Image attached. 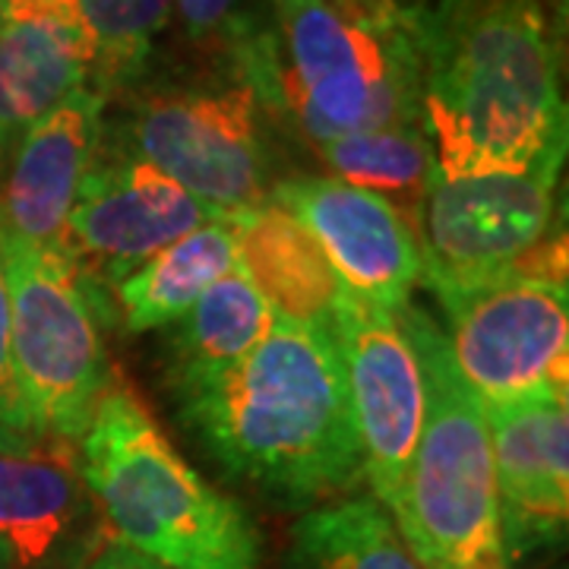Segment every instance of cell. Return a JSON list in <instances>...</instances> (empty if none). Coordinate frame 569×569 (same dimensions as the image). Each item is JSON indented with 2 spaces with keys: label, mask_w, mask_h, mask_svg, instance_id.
<instances>
[{
  "label": "cell",
  "mask_w": 569,
  "mask_h": 569,
  "mask_svg": "<svg viewBox=\"0 0 569 569\" xmlns=\"http://www.w3.org/2000/svg\"><path fill=\"white\" fill-rule=\"evenodd\" d=\"M550 0H430L408 13L437 171L503 174L567 146Z\"/></svg>",
  "instance_id": "6da1fadb"
},
{
  "label": "cell",
  "mask_w": 569,
  "mask_h": 569,
  "mask_svg": "<svg viewBox=\"0 0 569 569\" xmlns=\"http://www.w3.org/2000/svg\"><path fill=\"white\" fill-rule=\"evenodd\" d=\"M216 462L291 507H320L365 481L346 373L329 323L279 317L244 361L181 396Z\"/></svg>",
  "instance_id": "7a4b0ae2"
},
{
  "label": "cell",
  "mask_w": 569,
  "mask_h": 569,
  "mask_svg": "<svg viewBox=\"0 0 569 569\" xmlns=\"http://www.w3.org/2000/svg\"><path fill=\"white\" fill-rule=\"evenodd\" d=\"M269 13L272 20H253L224 58L272 121L291 123L310 146L425 121L408 13L389 26H355L329 0H269Z\"/></svg>",
  "instance_id": "3957f363"
},
{
  "label": "cell",
  "mask_w": 569,
  "mask_h": 569,
  "mask_svg": "<svg viewBox=\"0 0 569 569\" xmlns=\"http://www.w3.org/2000/svg\"><path fill=\"white\" fill-rule=\"evenodd\" d=\"M77 452L111 541L168 569H263L253 516L183 459L118 373Z\"/></svg>",
  "instance_id": "277c9868"
},
{
  "label": "cell",
  "mask_w": 569,
  "mask_h": 569,
  "mask_svg": "<svg viewBox=\"0 0 569 569\" xmlns=\"http://www.w3.org/2000/svg\"><path fill=\"white\" fill-rule=\"evenodd\" d=\"M402 323L425 373V421L389 519L425 569H507L485 406L456 373L443 329L415 305Z\"/></svg>",
  "instance_id": "5b68a950"
},
{
  "label": "cell",
  "mask_w": 569,
  "mask_h": 569,
  "mask_svg": "<svg viewBox=\"0 0 569 569\" xmlns=\"http://www.w3.org/2000/svg\"><path fill=\"white\" fill-rule=\"evenodd\" d=\"M437 301L452 367L481 406L569 396L567 234L553 231L526 263Z\"/></svg>",
  "instance_id": "8992f818"
},
{
  "label": "cell",
  "mask_w": 569,
  "mask_h": 569,
  "mask_svg": "<svg viewBox=\"0 0 569 569\" xmlns=\"http://www.w3.org/2000/svg\"><path fill=\"white\" fill-rule=\"evenodd\" d=\"M3 241V238H0ZM13 365L44 437L80 443L111 387L99 288L61 247L3 241Z\"/></svg>",
  "instance_id": "52a82bcc"
},
{
  "label": "cell",
  "mask_w": 569,
  "mask_h": 569,
  "mask_svg": "<svg viewBox=\"0 0 569 569\" xmlns=\"http://www.w3.org/2000/svg\"><path fill=\"white\" fill-rule=\"evenodd\" d=\"M130 118L114 146L156 164L197 200L222 212L269 203L272 137L260 99L234 73L130 92Z\"/></svg>",
  "instance_id": "ba28073f"
},
{
  "label": "cell",
  "mask_w": 569,
  "mask_h": 569,
  "mask_svg": "<svg viewBox=\"0 0 569 569\" xmlns=\"http://www.w3.org/2000/svg\"><path fill=\"white\" fill-rule=\"evenodd\" d=\"M567 146L522 171L447 178L430 174L418 209L421 282L452 295L526 263L553 234L557 183Z\"/></svg>",
  "instance_id": "9c48e42d"
},
{
  "label": "cell",
  "mask_w": 569,
  "mask_h": 569,
  "mask_svg": "<svg viewBox=\"0 0 569 569\" xmlns=\"http://www.w3.org/2000/svg\"><path fill=\"white\" fill-rule=\"evenodd\" d=\"M329 332L346 373L348 406L370 497L392 507L425 421V373L402 310L373 305L342 288Z\"/></svg>",
  "instance_id": "30bf717a"
},
{
  "label": "cell",
  "mask_w": 569,
  "mask_h": 569,
  "mask_svg": "<svg viewBox=\"0 0 569 569\" xmlns=\"http://www.w3.org/2000/svg\"><path fill=\"white\" fill-rule=\"evenodd\" d=\"M224 219L156 164L99 146L63 228V250L96 288H114L183 234Z\"/></svg>",
  "instance_id": "8fae6325"
},
{
  "label": "cell",
  "mask_w": 569,
  "mask_h": 569,
  "mask_svg": "<svg viewBox=\"0 0 569 569\" xmlns=\"http://www.w3.org/2000/svg\"><path fill=\"white\" fill-rule=\"evenodd\" d=\"M269 200L288 209L323 250L346 291L402 310L421 282L415 224L380 193L332 174L279 178Z\"/></svg>",
  "instance_id": "7c38bea8"
},
{
  "label": "cell",
  "mask_w": 569,
  "mask_h": 569,
  "mask_svg": "<svg viewBox=\"0 0 569 569\" xmlns=\"http://www.w3.org/2000/svg\"><path fill=\"white\" fill-rule=\"evenodd\" d=\"M104 545L73 443L48 437L29 456H0V569H89Z\"/></svg>",
  "instance_id": "4fadbf2b"
},
{
  "label": "cell",
  "mask_w": 569,
  "mask_h": 569,
  "mask_svg": "<svg viewBox=\"0 0 569 569\" xmlns=\"http://www.w3.org/2000/svg\"><path fill=\"white\" fill-rule=\"evenodd\" d=\"M104 99L80 89L36 121L0 162V238L61 247L82 178L104 137Z\"/></svg>",
  "instance_id": "5bb4252c"
},
{
  "label": "cell",
  "mask_w": 569,
  "mask_h": 569,
  "mask_svg": "<svg viewBox=\"0 0 569 569\" xmlns=\"http://www.w3.org/2000/svg\"><path fill=\"white\" fill-rule=\"evenodd\" d=\"M500 497L503 553L557 541L569 519V399L485 408Z\"/></svg>",
  "instance_id": "9a60e30c"
},
{
  "label": "cell",
  "mask_w": 569,
  "mask_h": 569,
  "mask_svg": "<svg viewBox=\"0 0 569 569\" xmlns=\"http://www.w3.org/2000/svg\"><path fill=\"white\" fill-rule=\"evenodd\" d=\"M228 228L234 269L263 295L266 305L288 320L329 323L342 282L305 224L269 200L228 216Z\"/></svg>",
  "instance_id": "2e32d148"
},
{
  "label": "cell",
  "mask_w": 569,
  "mask_h": 569,
  "mask_svg": "<svg viewBox=\"0 0 569 569\" xmlns=\"http://www.w3.org/2000/svg\"><path fill=\"white\" fill-rule=\"evenodd\" d=\"M89 73L80 20H0V162L32 123L89 89Z\"/></svg>",
  "instance_id": "e0dca14e"
},
{
  "label": "cell",
  "mask_w": 569,
  "mask_h": 569,
  "mask_svg": "<svg viewBox=\"0 0 569 569\" xmlns=\"http://www.w3.org/2000/svg\"><path fill=\"white\" fill-rule=\"evenodd\" d=\"M276 310L238 269L212 284L171 332L168 380L178 399L203 389L260 346Z\"/></svg>",
  "instance_id": "ac0fdd59"
},
{
  "label": "cell",
  "mask_w": 569,
  "mask_h": 569,
  "mask_svg": "<svg viewBox=\"0 0 569 569\" xmlns=\"http://www.w3.org/2000/svg\"><path fill=\"white\" fill-rule=\"evenodd\" d=\"M231 269L234 241L228 219L183 234L111 288L123 329L140 336L174 326Z\"/></svg>",
  "instance_id": "d6986e66"
},
{
  "label": "cell",
  "mask_w": 569,
  "mask_h": 569,
  "mask_svg": "<svg viewBox=\"0 0 569 569\" xmlns=\"http://www.w3.org/2000/svg\"><path fill=\"white\" fill-rule=\"evenodd\" d=\"M282 569H425L370 493L310 507L295 522Z\"/></svg>",
  "instance_id": "ffe728a7"
},
{
  "label": "cell",
  "mask_w": 569,
  "mask_h": 569,
  "mask_svg": "<svg viewBox=\"0 0 569 569\" xmlns=\"http://www.w3.org/2000/svg\"><path fill=\"white\" fill-rule=\"evenodd\" d=\"M332 178L380 193L408 222H418L427 181L437 171L425 121L389 123L313 142Z\"/></svg>",
  "instance_id": "44dd1931"
},
{
  "label": "cell",
  "mask_w": 569,
  "mask_h": 569,
  "mask_svg": "<svg viewBox=\"0 0 569 569\" xmlns=\"http://www.w3.org/2000/svg\"><path fill=\"white\" fill-rule=\"evenodd\" d=\"M89 41V89L104 102L130 96L146 77L152 44L174 13V0H77Z\"/></svg>",
  "instance_id": "7402d4cb"
},
{
  "label": "cell",
  "mask_w": 569,
  "mask_h": 569,
  "mask_svg": "<svg viewBox=\"0 0 569 569\" xmlns=\"http://www.w3.org/2000/svg\"><path fill=\"white\" fill-rule=\"evenodd\" d=\"M32 408L13 365L10 346V295H7V272H3V241H0V456H29L44 443Z\"/></svg>",
  "instance_id": "603a6c76"
},
{
  "label": "cell",
  "mask_w": 569,
  "mask_h": 569,
  "mask_svg": "<svg viewBox=\"0 0 569 569\" xmlns=\"http://www.w3.org/2000/svg\"><path fill=\"white\" fill-rule=\"evenodd\" d=\"M247 3L250 0H174V13L187 39L197 44H216L224 51L257 20Z\"/></svg>",
  "instance_id": "cb8c5ba5"
},
{
  "label": "cell",
  "mask_w": 569,
  "mask_h": 569,
  "mask_svg": "<svg viewBox=\"0 0 569 569\" xmlns=\"http://www.w3.org/2000/svg\"><path fill=\"white\" fill-rule=\"evenodd\" d=\"M329 3L342 20L355 22V26H389V22H399L406 17L396 7V0H329Z\"/></svg>",
  "instance_id": "d4e9b609"
},
{
  "label": "cell",
  "mask_w": 569,
  "mask_h": 569,
  "mask_svg": "<svg viewBox=\"0 0 569 569\" xmlns=\"http://www.w3.org/2000/svg\"><path fill=\"white\" fill-rule=\"evenodd\" d=\"M89 569H168L162 563H156V560H149V557H142L137 550L123 548L118 541H111L108 538V545H104L99 553H96V560L89 563Z\"/></svg>",
  "instance_id": "484cf974"
},
{
  "label": "cell",
  "mask_w": 569,
  "mask_h": 569,
  "mask_svg": "<svg viewBox=\"0 0 569 569\" xmlns=\"http://www.w3.org/2000/svg\"><path fill=\"white\" fill-rule=\"evenodd\" d=\"M427 3H430V0H396V7H399L402 13H418Z\"/></svg>",
  "instance_id": "4316f807"
}]
</instances>
